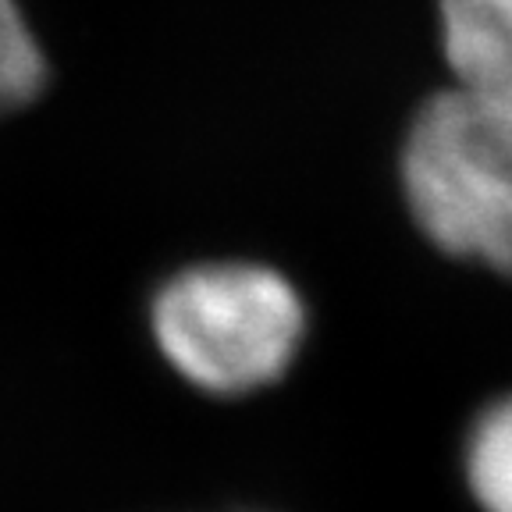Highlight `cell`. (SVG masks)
Segmentation results:
<instances>
[{
	"instance_id": "cell-1",
	"label": "cell",
	"mask_w": 512,
	"mask_h": 512,
	"mask_svg": "<svg viewBox=\"0 0 512 512\" xmlns=\"http://www.w3.org/2000/svg\"><path fill=\"white\" fill-rule=\"evenodd\" d=\"M402 196L438 253L512 278V93L452 82L402 143Z\"/></svg>"
},
{
	"instance_id": "cell-2",
	"label": "cell",
	"mask_w": 512,
	"mask_h": 512,
	"mask_svg": "<svg viewBox=\"0 0 512 512\" xmlns=\"http://www.w3.org/2000/svg\"><path fill=\"white\" fill-rule=\"evenodd\" d=\"M150 328L175 374L200 392L235 399L288 374L306 342V303L274 267L214 260L157 288Z\"/></svg>"
},
{
	"instance_id": "cell-3",
	"label": "cell",
	"mask_w": 512,
	"mask_h": 512,
	"mask_svg": "<svg viewBox=\"0 0 512 512\" xmlns=\"http://www.w3.org/2000/svg\"><path fill=\"white\" fill-rule=\"evenodd\" d=\"M452 82L512 93V0H438Z\"/></svg>"
},
{
	"instance_id": "cell-4",
	"label": "cell",
	"mask_w": 512,
	"mask_h": 512,
	"mask_svg": "<svg viewBox=\"0 0 512 512\" xmlns=\"http://www.w3.org/2000/svg\"><path fill=\"white\" fill-rule=\"evenodd\" d=\"M466 480L484 512H512V395L477 416L466 438Z\"/></svg>"
},
{
	"instance_id": "cell-5",
	"label": "cell",
	"mask_w": 512,
	"mask_h": 512,
	"mask_svg": "<svg viewBox=\"0 0 512 512\" xmlns=\"http://www.w3.org/2000/svg\"><path fill=\"white\" fill-rule=\"evenodd\" d=\"M47 54L15 0H0V118L29 107L47 89Z\"/></svg>"
}]
</instances>
